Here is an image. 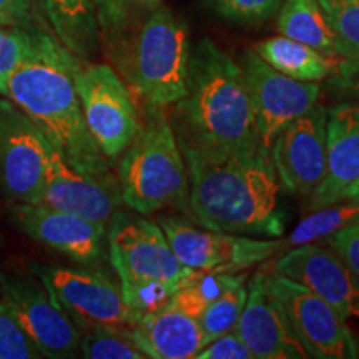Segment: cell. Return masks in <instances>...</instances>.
I'll return each mask as SVG.
<instances>
[{"label": "cell", "instance_id": "f35d334b", "mask_svg": "<svg viewBox=\"0 0 359 359\" xmlns=\"http://www.w3.org/2000/svg\"><path fill=\"white\" fill-rule=\"evenodd\" d=\"M0 25H4V24H0Z\"/></svg>", "mask_w": 359, "mask_h": 359}, {"label": "cell", "instance_id": "ba28073f", "mask_svg": "<svg viewBox=\"0 0 359 359\" xmlns=\"http://www.w3.org/2000/svg\"><path fill=\"white\" fill-rule=\"evenodd\" d=\"M75 83L90 135L107 160H116L142 127L132 92L105 64L82 65Z\"/></svg>", "mask_w": 359, "mask_h": 359}, {"label": "cell", "instance_id": "83f0119b", "mask_svg": "<svg viewBox=\"0 0 359 359\" xmlns=\"http://www.w3.org/2000/svg\"><path fill=\"white\" fill-rule=\"evenodd\" d=\"M42 358L6 299L0 302V359Z\"/></svg>", "mask_w": 359, "mask_h": 359}, {"label": "cell", "instance_id": "4316f807", "mask_svg": "<svg viewBox=\"0 0 359 359\" xmlns=\"http://www.w3.org/2000/svg\"><path fill=\"white\" fill-rule=\"evenodd\" d=\"M80 354L87 359H147L130 331L97 327L80 339Z\"/></svg>", "mask_w": 359, "mask_h": 359}, {"label": "cell", "instance_id": "484cf974", "mask_svg": "<svg viewBox=\"0 0 359 359\" xmlns=\"http://www.w3.org/2000/svg\"><path fill=\"white\" fill-rule=\"evenodd\" d=\"M339 58L359 52V0H320Z\"/></svg>", "mask_w": 359, "mask_h": 359}, {"label": "cell", "instance_id": "e0dca14e", "mask_svg": "<svg viewBox=\"0 0 359 359\" xmlns=\"http://www.w3.org/2000/svg\"><path fill=\"white\" fill-rule=\"evenodd\" d=\"M122 201L114 177H93L67 163L55 148H50L47 177L40 205L50 206L97 223H107Z\"/></svg>", "mask_w": 359, "mask_h": 359}, {"label": "cell", "instance_id": "2e32d148", "mask_svg": "<svg viewBox=\"0 0 359 359\" xmlns=\"http://www.w3.org/2000/svg\"><path fill=\"white\" fill-rule=\"evenodd\" d=\"M271 271L320 296L344 320H349L359 311L356 285L346 264L330 246L318 243L293 246L273 263Z\"/></svg>", "mask_w": 359, "mask_h": 359}, {"label": "cell", "instance_id": "9c48e42d", "mask_svg": "<svg viewBox=\"0 0 359 359\" xmlns=\"http://www.w3.org/2000/svg\"><path fill=\"white\" fill-rule=\"evenodd\" d=\"M263 281L268 293L280 304L291 331L302 343L308 358H358V344L348 320H344L330 303L298 283L273 271H263Z\"/></svg>", "mask_w": 359, "mask_h": 359}, {"label": "cell", "instance_id": "cb8c5ba5", "mask_svg": "<svg viewBox=\"0 0 359 359\" xmlns=\"http://www.w3.org/2000/svg\"><path fill=\"white\" fill-rule=\"evenodd\" d=\"M356 222H359V203L356 201H339V203L314 210L296 224L286 240H283V250L318 243L321 240L325 241L327 236L334 235L336 231Z\"/></svg>", "mask_w": 359, "mask_h": 359}, {"label": "cell", "instance_id": "4fadbf2b", "mask_svg": "<svg viewBox=\"0 0 359 359\" xmlns=\"http://www.w3.org/2000/svg\"><path fill=\"white\" fill-rule=\"evenodd\" d=\"M4 299L11 304L27 334L42 358L67 359L80 353L79 326L53 302L52 294L37 276L0 275Z\"/></svg>", "mask_w": 359, "mask_h": 359}, {"label": "cell", "instance_id": "d6986e66", "mask_svg": "<svg viewBox=\"0 0 359 359\" xmlns=\"http://www.w3.org/2000/svg\"><path fill=\"white\" fill-rule=\"evenodd\" d=\"M326 175L306 201L308 212L339 203L359 180V98L326 111Z\"/></svg>", "mask_w": 359, "mask_h": 359}, {"label": "cell", "instance_id": "7a4b0ae2", "mask_svg": "<svg viewBox=\"0 0 359 359\" xmlns=\"http://www.w3.org/2000/svg\"><path fill=\"white\" fill-rule=\"evenodd\" d=\"M83 64L45 30L34 29L25 55L0 95L37 125L50 145L82 173L110 177L109 160L83 120L75 77Z\"/></svg>", "mask_w": 359, "mask_h": 359}, {"label": "cell", "instance_id": "7402d4cb", "mask_svg": "<svg viewBox=\"0 0 359 359\" xmlns=\"http://www.w3.org/2000/svg\"><path fill=\"white\" fill-rule=\"evenodd\" d=\"M255 52L286 77L302 82H321L333 74L338 57H330L309 45L285 35L269 37L255 45Z\"/></svg>", "mask_w": 359, "mask_h": 359}, {"label": "cell", "instance_id": "d6a6232c", "mask_svg": "<svg viewBox=\"0 0 359 359\" xmlns=\"http://www.w3.org/2000/svg\"><path fill=\"white\" fill-rule=\"evenodd\" d=\"M195 359H255L246 344L238 338L235 331L210 341L201 348Z\"/></svg>", "mask_w": 359, "mask_h": 359}, {"label": "cell", "instance_id": "836d02e7", "mask_svg": "<svg viewBox=\"0 0 359 359\" xmlns=\"http://www.w3.org/2000/svg\"><path fill=\"white\" fill-rule=\"evenodd\" d=\"M100 32L114 35L127 25L128 0H92Z\"/></svg>", "mask_w": 359, "mask_h": 359}, {"label": "cell", "instance_id": "d590c367", "mask_svg": "<svg viewBox=\"0 0 359 359\" xmlns=\"http://www.w3.org/2000/svg\"><path fill=\"white\" fill-rule=\"evenodd\" d=\"M341 201H356V203H359V180H356L351 187L346 188V191L341 196Z\"/></svg>", "mask_w": 359, "mask_h": 359}, {"label": "cell", "instance_id": "9a60e30c", "mask_svg": "<svg viewBox=\"0 0 359 359\" xmlns=\"http://www.w3.org/2000/svg\"><path fill=\"white\" fill-rule=\"evenodd\" d=\"M12 219L24 235L85 266L102 262L105 255V223L40 203H17Z\"/></svg>", "mask_w": 359, "mask_h": 359}, {"label": "cell", "instance_id": "1f68e13d", "mask_svg": "<svg viewBox=\"0 0 359 359\" xmlns=\"http://www.w3.org/2000/svg\"><path fill=\"white\" fill-rule=\"evenodd\" d=\"M326 80L334 95L346 100L359 98V52L353 57L339 58L334 72Z\"/></svg>", "mask_w": 359, "mask_h": 359}, {"label": "cell", "instance_id": "74e56055", "mask_svg": "<svg viewBox=\"0 0 359 359\" xmlns=\"http://www.w3.org/2000/svg\"><path fill=\"white\" fill-rule=\"evenodd\" d=\"M29 2H30V6H32L34 8L39 7V0H29Z\"/></svg>", "mask_w": 359, "mask_h": 359}, {"label": "cell", "instance_id": "52a82bcc", "mask_svg": "<svg viewBox=\"0 0 359 359\" xmlns=\"http://www.w3.org/2000/svg\"><path fill=\"white\" fill-rule=\"evenodd\" d=\"M158 224L177 258L193 271L241 273L283 251L281 238L210 230L185 215H163Z\"/></svg>", "mask_w": 359, "mask_h": 359}, {"label": "cell", "instance_id": "4dcf8cb0", "mask_svg": "<svg viewBox=\"0 0 359 359\" xmlns=\"http://www.w3.org/2000/svg\"><path fill=\"white\" fill-rule=\"evenodd\" d=\"M325 245L330 246L341 258V262L346 264L349 275L359 291V222L327 236Z\"/></svg>", "mask_w": 359, "mask_h": 359}, {"label": "cell", "instance_id": "ac0fdd59", "mask_svg": "<svg viewBox=\"0 0 359 359\" xmlns=\"http://www.w3.org/2000/svg\"><path fill=\"white\" fill-rule=\"evenodd\" d=\"M248 294L235 333L255 359H304L306 351L291 331L285 313L268 293L263 269L246 285Z\"/></svg>", "mask_w": 359, "mask_h": 359}, {"label": "cell", "instance_id": "5bb4252c", "mask_svg": "<svg viewBox=\"0 0 359 359\" xmlns=\"http://www.w3.org/2000/svg\"><path fill=\"white\" fill-rule=\"evenodd\" d=\"M326 111L316 103L286 125L269 147L280 185L290 195L309 198L326 175Z\"/></svg>", "mask_w": 359, "mask_h": 359}, {"label": "cell", "instance_id": "8fae6325", "mask_svg": "<svg viewBox=\"0 0 359 359\" xmlns=\"http://www.w3.org/2000/svg\"><path fill=\"white\" fill-rule=\"evenodd\" d=\"M240 65L257 135L262 145L269 148L286 125L316 105L321 95V85L286 77L268 65L253 48L243 52Z\"/></svg>", "mask_w": 359, "mask_h": 359}, {"label": "cell", "instance_id": "8992f818", "mask_svg": "<svg viewBox=\"0 0 359 359\" xmlns=\"http://www.w3.org/2000/svg\"><path fill=\"white\" fill-rule=\"evenodd\" d=\"M190 53L187 25L158 6L130 42L125 77L148 105L167 109L185 97Z\"/></svg>", "mask_w": 359, "mask_h": 359}, {"label": "cell", "instance_id": "8d00e7d4", "mask_svg": "<svg viewBox=\"0 0 359 359\" xmlns=\"http://www.w3.org/2000/svg\"><path fill=\"white\" fill-rule=\"evenodd\" d=\"M137 2L147 8H155L160 6V0H137Z\"/></svg>", "mask_w": 359, "mask_h": 359}, {"label": "cell", "instance_id": "f546056e", "mask_svg": "<svg viewBox=\"0 0 359 359\" xmlns=\"http://www.w3.org/2000/svg\"><path fill=\"white\" fill-rule=\"evenodd\" d=\"M32 27L0 25V93L11 72L24 58L32 39Z\"/></svg>", "mask_w": 359, "mask_h": 359}, {"label": "cell", "instance_id": "e575fe53", "mask_svg": "<svg viewBox=\"0 0 359 359\" xmlns=\"http://www.w3.org/2000/svg\"><path fill=\"white\" fill-rule=\"evenodd\" d=\"M34 7L29 0H0V24L32 27Z\"/></svg>", "mask_w": 359, "mask_h": 359}, {"label": "cell", "instance_id": "44dd1931", "mask_svg": "<svg viewBox=\"0 0 359 359\" xmlns=\"http://www.w3.org/2000/svg\"><path fill=\"white\" fill-rule=\"evenodd\" d=\"M53 37L80 62H88L100 43L95 6L92 0H39Z\"/></svg>", "mask_w": 359, "mask_h": 359}, {"label": "cell", "instance_id": "3957f363", "mask_svg": "<svg viewBox=\"0 0 359 359\" xmlns=\"http://www.w3.org/2000/svg\"><path fill=\"white\" fill-rule=\"evenodd\" d=\"M180 145L200 150H240L262 145L243 70L212 39L190 53L187 93L175 103Z\"/></svg>", "mask_w": 359, "mask_h": 359}, {"label": "cell", "instance_id": "f1b7e54d", "mask_svg": "<svg viewBox=\"0 0 359 359\" xmlns=\"http://www.w3.org/2000/svg\"><path fill=\"white\" fill-rule=\"evenodd\" d=\"M281 2L283 0H210L215 12L223 19L246 25L271 19Z\"/></svg>", "mask_w": 359, "mask_h": 359}, {"label": "cell", "instance_id": "ffe728a7", "mask_svg": "<svg viewBox=\"0 0 359 359\" xmlns=\"http://www.w3.org/2000/svg\"><path fill=\"white\" fill-rule=\"evenodd\" d=\"M130 336L151 359H195L205 346L198 318L168 302L137 320Z\"/></svg>", "mask_w": 359, "mask_h": 359}, {"label": "cell", "instance_id": "5b68a950", "mask_svg": "<svg viewBox=\"0 0 359 359\" xmlns=\"http://www.w3.org/2000/svg\"><path fill=\"white\" fill-rule=\"evenodd\" d=\"M165 109L150 107L147 122L122 154L118 187L122 201L140 215L173 206L190 217L188 172Z\"/></svg>", "mask_w": 359, "mask_h": 359}, {"label": "cell", "instance_id": "30bf717a", "mask_svg": "<svg viewBox=\"0 0 359 359\" xmlns=\"http://www.w3.org/2000/svg\"><path fill=\"white\" fill-rule=\"evenodd\" d=\"M34 271L79 330L130 331L135 325L122 288L109 276L69 266H35Z\"/></svg>", "mask_w": 359, "mask_h": 359}, {"label": "cell", "instance_id": "603a6c76", "mask_svg": "<svg viewBox=\"0 0 359 359\" xmlns=\"http://www.w3.org/2000/svg\"><path fill=\"white\" fill-rule=\"evenodd\" d=\"M276 29L280 35L339 58L320 0H283L278 8Z\"/></svg>", "mask_w": 359, "mask_h": 359}, {"label": "cell", "instance_id": "277c9868", "mask_svg": "<svg viewBox=\"0 0 359 359\" xmlns=\"http://www.w3.org/2000/svg\"><path fill=\"white\" fill-rule=\"evenodd\" d=\"M107 248L135 323L163 306L195 273L177 258L158 223L132 213L111 215Z\"/></svg>", "mask_w": 359, "mask_h": 359}, {"label": "cell", "instance_id": "d4e9b609", "mask_svg": "<svg viewBox=\"0 0 359 359\" xmlns=\"http://www.w3.org/2000/svg\"><path fill=\"white\" fill-rule=\"evenodd\" d=\"M245 281L246 280L238 281L230 288L224 290L222 294L217 296L206 306L203 314L200 316V326L201 331H203L205 344L219 338V336L235 331L238 320L243 313L246 294H248Z\"/></svg>", "mask_w": 359, "mask_h": 359}, {"label": "cell", "instance_id": "6da1fadb", "mask_svg": "<svg viewBox=\"0 0 359 359\" xmlns=\"http://www.w3.org/2000/svg\"><path fill=\"white\" fill-rule=\"evenodd\" d=\"M188 172L190 218L210 230L281 238L288 215L269 148L200 150L180 145Z\"/></svg>", "mask_w": 359, "mask_h": 359}, {"label": "cell", "instance_id": "7c38bea8", "mask_svg": "<svg viewBox=\"0 0 359 359\" xmlns=\"http://www.w3.org/2000/svg\"><path fill=\"white\" fill-rule=\"evenodd\" d=\"M50 148L37 125L0 95V185L17 203H40Z\"/></svg>", "mask_w": 359, "mask_h": 359}]
</instances>
